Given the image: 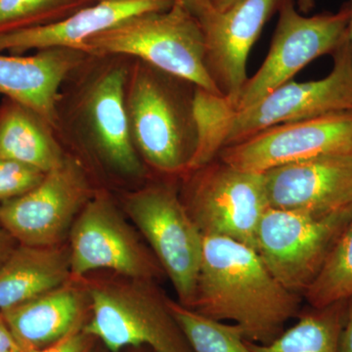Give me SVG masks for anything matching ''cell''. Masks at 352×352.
<instances>
[{"label": "cell", "mask_w": 352, "mask_h": 352, "mask_svg": "<svg viewBox=\"0 0 352 352\" xmlns=\"http://www.w3.org/2000/svg\"><path fill=\"white\" fill-rule=\"evenodd\" d=\"M302 296L271 274L258 252L228 238L203 236L196 300L192 309L231 322L245 339L268 344L300 314Z\"/></svg>", "instance_id": "6da1fadb"}, {"label": "cell", "mask_w": 352, "mask_h": 352, "mask_svg": "<svg viewBox=\"0 0 352 352\" xmlns=\"http://www.w3.org/2000/svg\"><path fill=\"white\" fill-rule=\"evenodd\" d=\"M85 54L131 55L164 73L220 94L206 66V41L196 16L177 0L166 10L129 18L97 34Z\"/></svg>", "instance_id": "7a4b0ae2"}, {"label": "cell", "mask_w": 352, "mask_h": 352, "mask_svg": "<svg viewBox=\"0 0 352 352\" xmlns=\"http://www.w3.org/2000/svg\"><path fill=\"white\" fill-rule=\"evenodd\" d=\"M182 80L143 62L127 78L126 106L134 145L164 175L187 173L195 151L194 90L184 94Z\"/></svg>", "instance_id": "3957f363"}, {"label": "cell", "mask_w": 352, "mask_h": 352, "mask_svg": "<svg viewBox=\"0 0 352 352\" xmlns=\"http://www.w3.org/2000/svg\"><path fill=\"white\" fill-rule=\"evenodd\" d=\"M154 281L88 284L91 317L83 331L101 340L108 351L147 346L153 352H193L171 314L168 298Z\"/></svg>", "instance_id": "277c9868"}, {"label": "cell", "mask_w": 352, "mask_h": 352, "mask_svg": "<svg viewBox=\"0 0 352 352\" xmlns=\"http://www.w3.org/2000/svg\"><path fill=\"white\" fill-rule=\"evenodd\" d=\"M352 217V207L311 214L268 208L259 223L256 251L285 288L303 296Z\"/></svg>", "instance_id": "5b68a950"}, {"label": "cell", "mask_w": 352, "mask_h": 352, "mask_svg": "<svg viewBox=\"0 0 352 352\" xmlns=\"http://www.w3.org/2000/svg\"><path fill=\"white\" fill-rule=\"evenodd\" d=\"M124 208L170 278L178 302L193 308L203 236L175 186L161 183L133 192L126 197Z\"/></svg>", "instance_id": "8992f818"}, {"label": "cell", "mask_w": 352, "mask_h": 352, "mask_svg": "<svg viewBox=\"0 0 352 352\" xmlns=\"http://www.w3.org/2000/svg\"><path fill=\"white\" fill-rule=\"evenodd\" d=\"M190 173L183 203L201 236L228 238L256 250L259 223L270 208L263 173L241 170L219 157Z\"/></svg>", "instance_id": "52a82bcc"}, {"label": "cell", "mask_w": 352, "mask_h": 352, "mask_svg": "<svg viewBox=\"0 0 352 352\" xmlns=\"http://www.w3.org/2000/svg\"><path fill=\"white\" fill-rule=\"evenodd\" d=\"M349 16V6H344L338 13L305 17L296 11L293 0H283L270 52L245 83L236 112L251 107L293 80L296 74L317 58L333 54L346 38Z\"/></svg>", "instance_id": "ba28073f"}, {"label": "cell", "mask_w": 352, "mask_h": 352, "mask_svg": "<svg viewBox=\"0 0 352 352\" xmlns=\"http://www.w3.org/2000/svg\"><path fill=\"white\" fill-rule=\"evenodd\" d=\"M69 234L73 280L98 270L144 281H154L164 273L156 256L141 244L113 201L103 194L91 197Z\"/></svg>", "instance_id": "9c48e42d"}, {"label": "cell", "mask_w": 352, "mask_h": 352, "mask_svg": "<svg viewBox=\"0 0 352 352\" xmlns=\"http://www.w3.org/2000/svg\"><path fill=\"white\" fill-rule=\"evenodd\" d=\"M332 55V72L325 78L289 80L251 107L236 112L224 147L278 124L352 112V52L347 36Z\"/></svg>", "instance_id": "30bf717a"}, {"label": "cell", "mask_w": 352, "mask_h": 352, "mask_svg": "<svg viewBox=\"0 0 352 352\" xmlns=\"http://www.w3.org/2000/svg\"><path fill=\"white\" fill-rule=\"evenodd\" d=\"M91 197L82 166L65 157L34 188L0 205V224L20 245H58Z\"/></svg>", "instance_id": "8fae6325"}, {"label": "cell", "mask_w": 352, "mask_h": 352, "mask_svg": "<svg viewBox=\"0 0 352 352\" xmlns=\"http://www.w3.org/2000/svg\"><path fill=\"white\" fill-rule=\"evenodd\" d=\"M352 155V112L268 127L220 151L234 168L264 173L316 157Z\"/></svg>", "instance_id": "7c38bea8"}, {"label": "cell", "mask_w": 352, "mask_h": 352, "mask_svg": "<svg viewBox=\"0 0 352 352\" xmlns=\"http://www.w3.org/2000/svg\"><path fill=\"white\" fill-rule=\"evenodd\" d=\"M277 1L239 0L226 11L214 9L200 20L208 74L220 94L235 107L249 78L248 57Z\"/></svg>", "instance_id": "4fadbf2b"}, {"label": "cell", "mask_w": 352, "mask_h": 352, "mask_svg": "<svg viewBox=\"0 0 352 352\" xmlns=\"http://www.w3.org/2000/svg\"><path fill=\"white\" fill-rule=\"evenodd\" d=\"M263 177L270 208L330 214L352 207V155L285 164Z\"/></svg>", "instance_id": "5bb4252c"}, {"label": "cell", "mask_w": 352, "mask_h": 352, "mask_svg": "<svg viewBox=\"0 0 352 352\" xmlns=\"http://www.w3.org/2000/svg\"><path fill=\"white\" fill-rule=\"evenodd\" d=\"M175 0H101L50 24L34 25L0 34V53L23 55L29 51L63 48L85 53V44L129 18L166 10Z\"/></svg>", "instance_id": "9a60e30c"}, {"label": "cell", "mask_w": 352, "mask_h": 352, "mask_svg": "<svg viewBox=\"0 0 352 352\" xmlns=\"http://www.w3.org/2000/svg\"><path fill=\"white\" fill-rule=\"evenodd\" d=\"M82 54L63 48L39 50L34 55L0 53V94L54 126L60 87L82 62Z\"/></svg>", "instance_id": "2e32d148"}, {"label": "cell", "mask_w": 352, "mask_h": 352, "mask_svg": "<svg viewBox=\"0 0 352 352\" xmlns=\"http://www.w3.org/2000/svg\"><path fill=\"white\" fill-rule=\"evenodd\" d=\"M71 280L29 302L2 310L7 326L25 352L56 344L87 323L89 298L87 288Z\"/></svg>", "instance_id": "e0dca14e"}, {"label": "cell", "mask_w": 352, "mask_h": 352, "mask_svg": "<svg viewBox=\"0 0 352 352\" xmlns=\"http://www.w3.org/2000/svg\"><path fill=\"white\" fill-rule=\"evenodd\" d=\"M127 72L107 69L85 98V115L97 147L106 161L124 175L140 176L143 166L136 152L126 106Z\"/></svg>", "instance_id": "ac0fdd59"}, {"label": "cell", "mask_w": 352, "mask_h": 352, "mask_svg": "<svg viewBox=\"0 0 352 352\" xmlns=\"http://www.w3.org/2000/svg\"><path fill=\"white\" fill-rule=\"evenodd\" d=\"M69 248L20 245L0 265V311L71 281Z\"/></svg>", "instance_id": "d6986e66"}, {"label": "cell", "mask_w": 352, "mask_h": 352, "mask_svg": "<svg viewBox=\"0 0 352 352\" xmlns=\"http://www.w3.org/2000/svg\"><path fill=\"white\" fill-rule=\"evenodd\" d=\"M36 113L6 98L0 105V160H10L48 173L65 157L50 131Z\"/></svg>", "instance_id": "ffe728a7"}, {"label": "cell", "mask_w": 352, "mask_h": 352, "mask_svg": "<svg viewBox=\"0 0 352 352\" xmlns=\"http://www.w3.org/2000/svg\"><path fill=\"white\" fill-rule=\"evenodd\" d=\"M347 300L298 315V321L268 344L250 342L252 352H340Z\"/></svg>", "instance_id": "44dd1931"}, {"label": "cell", "mask_w": 352, "mask_h": 352, "mask_svg": "<svg viewBox=\"0 0 352 352\" xmlns=\"http://www.w3.org/2000/svg\"><path fill=\"white\" fill-rule=\"evenodd\" d=\"M192 112L195 124L196 147L187 173L207 166L219 157L226 146L236 109L223 95L195 87Z\"/></svg>", "instance_id": "7402d4cb"}, {"label": "cell", "mask_w": 352, "mask_h": 352, "mask_svg": "<svg viewBox=\"0 0 352 352\" xmlns=\"http://www.w3.org/2000/svg\"><path fill=\"white\" fill-rule=\"evenodd\" d=\"M168 305L193 352H252L235 324L215 320L168 298Z\"/></svg>", "instance_id": "603a6c76"}, {"label": "cell", "mask_w": 352, "mask_h": 352, "mask_svg": "<svg viewBox=\"0 0 352 352\" xmlns=\"http://www.w3.org/2000/svg\"><path fill=\"white\" fill-rule=\"evenodd\" d=\"M303 298L312 308L352 298V217Z\"/></svg>", "instance_id": "cb8c5ba5"}, {"label": "cell", "mask_w": 352, "mask_h": 352, "mask_svg": "<svg viewBox=\"0 0 352 352\" xmlns=\"http://www.w3.org/2000/svg\"><path fill=\"white\" fill-rule=\"evenodd\" d=\"M45 173L10 160H0V201L24 195L41 182Z\"/></svg>", "instance_id": "d4e9b609"}, {"label": "cell", "mask_w": 352, "mask_h": 352, "mask_svg": "<svg viewBox=\"0 0 352 352\" xmlns=\"http://www.w3.org/2000/svg\"><path fill=\"white\" fill-rule=\"evenodd\" d=\"M62 0H0V34L25 28V23Z\"/></svg>", "instance_id": "484cf974"}, {"label": "cell", "mask_w": 352, "mask_h": 352, "mask_svg": "<svg viewBox=\"0 0 352 352\" xmlns=\"http://www.w3.org/2000/svg\"><path fill=\"white\" fill-rule=\"evenodd\" d=\"M96 339L82 330L71 333L52 346L32 352H94Z\"/></svg>", "instance_id": "4316f807"}, {"label": "cell", "mask_w": 352, "mask_h": 352, "mask_svg": "<svg viewBox=\"0 0 352 352\" xmlns=\"http://www.w3.org/2000/svg\"><path fill=\"white\" fill-rule=\"evenodd\" d=\"M0 352H25L0 314Z\"/></svg>", "instance_id": "83f0119b"}, {"label": "cell", "mask_w": 352, "mask_h": 352, "mask_svg": "<svg viewBox=\"0 0 352 352\" xmlns=\"http://www.w3.org/2000/svg\"><path fill=\"white\" fill-rule=\"evenodd\" d=\"M340 352H352V298L347 300L346 321L340 335Z\"/></svg>", "instance_id": "f1b7e54d"}, {"label": "cell", "mask_w": 352, "mask_h": 352, "mask_svg": "<svg viewBox=\"0 0 352 352\" xmlns=\"http://www.w3.org/2000/svg\"><path fill=\"white\" fill-rule=\"evenodd\" d=\"M177 1L186 7L190 12L196 16L199 21L205 18L212 10H214L212 0H177Z\"/></svg>", "instance_id": "f546056e"}, {"label": "cell", "mask_w": 352, "mask_h": 352, "mask_svg": "<svg viewBox=\"0 0 352 352\" xmlns=\"http://www.w3.org/2000/svg\"><path fill=\"white\" fill-rule=\"evenodd\" d=\"M13 238L0 224V265L6 261L9 254L15 249L13 245Z\"/></svg>", "instance_id": "4dcf8cb0"}, {"label": "cell", "mask_w": 352, "mask_h": 352, "mask_svg": "<svg viewBox=\"0 0 352 352\" xmlns=\"http://www.w3.org/2000/svg\"><path fill=\"white\" fill-rule=\"evenodd\" d=\"M237 1H239V0H212V3L215 10L222 12V11L230 8Z\"/></svg>", "instance_id": "1f68e13d"}, {"label": "cell", "mask_w": 352, "mask_h": 352, "mask_svg": "<svg viewBox=\"0 0 352 352\" xmlns=\"http://www.w3.org/2000/svg\"><path fill=\"white\" fill-rule=\"evenodd\" d=\"M315 0H298V6L300 12L308 13L314 9Z\"/></svg>", "instance_id": "d6a6232c"}, {"label": "cell", "mask_w": 352, "mask_h": 352, "mask_svg": "<svg viewBox=\"0 0 352 352\" xmlns=\"http://www.w3.org/2000/svg\"><path fill=\"white\" fill-rule=\"evenodd\" d=\"M349 12H351V16H349V28H347V38H349L352 52V1L351 6H349Z\"/></svg>", "instance_id": "836d02e7"}, {"label": "cell", "mask_w": 352, "mask_h": 352, "mask_svg": "<svg viewBox=\"0 0 352 352\" xmlns=\"http://www.w3.org/2000/svg\"><path fill=\"white\" fill-rule=\"evenodd\" d=\"M94 1H101V0H94Z\"/></svg>", "instance_id": "e575fe53"}, {"label": "cell", "mask_w": 352, "mask_h": 352, "mask_svg": "<svg viewBox=\"0 0 352 352\" xmlns=\"http://www.w3.org/2000/svg\"><path fill=\"white\" fill-rule=\"evenodd\" d=\"M109 352V351H108Z\"/></svg>", "instance_id": "d590c367"}]
</instances>
